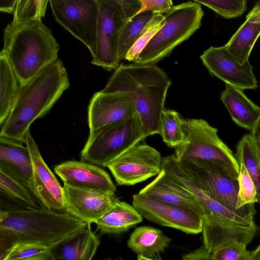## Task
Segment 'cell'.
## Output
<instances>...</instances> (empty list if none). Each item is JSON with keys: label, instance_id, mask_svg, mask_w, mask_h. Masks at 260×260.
<instances>
[{"label": "cell", "instance_id": "obj_42", "mask_svg": "<svg viewBox=\"0 0 260 260\" xmlns=\"http://www.w3.org/2000/svg\"><path fill=\"white\" fill-rule=\"evenodd\" d=\"M247 260H260V245L254 250L249 251Z\"/></svg>", "mask_w": 260, "mask_h": 260}, {"label": "cell", "instance_id": "obj_14", "mask_svg": "<svg viewBox=\"0 0 260 260\" xmlns=\"http://www.w3.org/2000/svg\"><path fill=\"white\" fill-rule=\"evenodd\" d=\"M24 144L29 150L32 163L34 195L44 208L66 212L63 187L42 158L30 131Z\"/></svg>", "mask_w": 260, "mask_h": 260}, {"label": "cell", "instance_id": "obj_3", "mask_svg": "<svg viewBox=\"0 0 260 260\" xmlns=\"http://www.w3.org/2000/svg\"><path fill=\"white\" fill-rule=\"evenodd\" d=\"M69 86L67 70L58 59L21 86L10 114L1 126L0 136L25 143L30 124L45 115Z\"/></svg>", "mask_w": 260, "mask_h": 260}, {"label": "cell", "instance_id": "obj_28", "mask_svg": "<svg viewBox=\"0 0 260 260\" xmlns=\"http://www.w3.org/2000/svg\"><path fill=\"white\" fill-rule=\"evenodd\" d=\"M184 118L177 111L164 109L161 116L159 135L169 147L176 148L184 141L183 122Z\"/></svg>", "mask_w": 260, "mask_h": 260}, {"label": "cell", "instance_id": "obj_29", "mask_svg": "<svg viewBox=\"0 0 260 260\" xmlns=\"http://www.w3.org/2000/svg\"><path fill=\"white\" fill-rule=\"evenodd\" d=\"M1 194L26 208H39L28 189L20 182L0 170Z\"/></svg>", "mask_w": 260, "mask_h": 260}, {"label": "cell", "instance_id": "obj_4", "mask_svg": "<svg viewBox=\"0 0 260 260\" xmlns=\"http://www.w3.org/2000/svg\"><path fill=\"white\" fill-rule=\"evenodd\" d=\"M2 50L22 86L56 61L59 44L41 20L14 24L4 30Z\"/></svg>", "mask_w": 260, "mask_h": 260}, {"label": "cell", "instance_id": "obj_26", "mask_svg": "<svg viewBox=\"0 0 260 260\" xmlns=\"http://www.w3.org/2000/svg\"><path fill=\"white\" fill-rule=\"evenodd\" d=\"M158 14L148 11L140 13L125 23L119 39L118 58L119 61L126 55L138 39L147 29L150 21Z\"/></svg>", "mask_w": 260, "mask_h": 260}, {"label": "cell", "instance_id": "obj_43", "mask_svg": "<svg viewBox=\"0 0 260 260\" xmlns=\"http://www.w3.org/2000/svg\"><path fill=\"white\" fill-rule=\"evenodd\" d=\"M23 260H51L49 254L41 255Z\"/></svg>", "mask_w": 260, "mask_h": 260}, {"label": "cell", "instance_id": "obj_6", "mask_svg": "<svg viewBox=\"0 0 260 260\" xmlns=\"http://www.w3.org/2000/svg\"><path fill=\"white\" fill-rule=\"evenodd\" d=\"M183 142L174 153L179 160L191 158L215 162L234 180L238 181L239 166L232 151L219 138L218 129L202 119H185Z\"/></svg>", "mask_w": 260, "mask_h": 260}, {"label": "cell", "instance_id": "obj_5", "mask_svg": "<svg viewBox=\"0 0 260 260\" xmlns=\"http://www.w3.org/2000/svg\"><path fill=\"white\" fill-rule=\"evenodd\" d=\"M166 22L134 62L154 64L169 56L176 46L187 40L201 25L204 12L196 1L173 6L163 14Z\"/></svg>", "mask_w": 260, "mask_h": 260}, {"label": "cell", "instance_id": "obj_1", "mask_svg": "<svg viewBox=\"0 0 260 260\" xmlns=\"http://www.w3.org/2000/svg\"><path fill=\"white\" fill-rule=\"evenodd\" d=\"M171 83L167 74L156 65L121 64L101 92L130 95L148 137L159 134L161 113Z\"/></svg>", "mask_w": 260, "mask_h": 260}, {"label": "cell", "instance_id": "obj_36", "mask_svg": "<svg viewBox=\"0 0 260 260\" xmlns=\"http://www.w3.org/2000/svg\"><path fill=\"white\" fill-rule=\"evenodd\" d=\"M142 3L141 8L139 13L151 11L158 14H164L168 12L173 6L171 0H140Z\"/></svg>", "mask_w": 260, "mask_h": 260}, {"label": "cell", "instance_id": "obj_41", "mask_svg": "<svg viewBox=\"0 0 260 260\" xmlns=\"http://www.w3.org/2000/svg\"><path fill=\"white\" fill-rule=\"evenodd\" d=\"M250 134L254 141L260 142V116Z\"/></svg>", "mask_w": 260, "mask_h": 260}, {"label": "cell", "instance_id": "obj_15", "mask_svg": "<svg viewBox=\"0 0 260 260\" xmlns=\"http://www.w3.org/2000/svg\"><path fill=\"white\" fill-rule=\"evenodd\" d=\"M89 133L122 121L136 112L135 103L129 95L121 92H95L87 109Z\"/></svg>", "mask_w": 260, "mask_h": 260}, {"label": "cell", "instance_id": "obj_23", "mask_svg": "<svg viewBox=\"0 0 260 260\" xmlns=\"http://www.w3.org/2000/svg\"><path fill=\"white\" fill-rule=\"evenodd\" d=\"M172 239L158 229L148 225L135 228L127 242L129 248L138 256L152 258L163 252Z\"/></svg>", "mask_w": 260, "mask_h": 260}, {"label": "cell", "instance_id": "obj_39", "mask_svg": "<svg viewBox=\"0 0 260 260\" xmlns=\"http://www.w3.org/2000/svg\"><path fill=\"white\" fill-rule=\"evenodd\" d=\"M246 20L252 22H260V1L256 2L253 9L246 15Z\"/></svg>", "mask_w": 260, "mask_h": 260}, {"label": "cell", "instance_id": "obj_7", "mask_svg": "<svg viewBox=\"0 0 260 260\" xmlns=\"http://www.w3.org/2000/svg\"><path fill=\"white\" fill-rule=\"evenodd\" d=\"M146 137L136 112L126 120L89 133L81 151V160L101 168L107 167L111 161Z\"/></svg>", "mask_w": 260, "mask_h": 260}, {"label": "cell", "instance_id": "obj_12", "mask_svg": "<svg viewBox=\"0 0 260 260\" xmlns=\"http://www.w3.org/2000/svg\"><path fill=\"white\" fill-rule=\"evenodd\" d=\"M133 205L148 221L187 234L203 231V217L194 212L141 194L133 196Z\"/></svg>", "mask_w": 260, "mask_h": 260}, {"label": "cell", "instance_id": "obj_2", "mask_svg": "<svg viewBox=\"0 0 260 260\" xmlns=\"http://www.w3.org/2000/svg\"><path fill=\"white\" fill-rule=\"evenodd\" d=\"M87 225L67 212L44 208L1 209V253L18 244H35L49 248Z\"/></svg>", "mask_w": 260, "mask_h": 260}, {"label": "cell", "instance_id": "obj_22", "mask_svg": "<svg viewBox=\"0 0 260 260\" xmlns=\"http://www.w3.org/2000/svg\"><path fill=\"white\" fill-rule=\"evenodd\" d=\"M143 220V216L130 204L118 200L96 222V230L103 234L126 232Z\"/></svg>", "mask_w": 260, "mask_h": 260}, {"label": "cell", "instance_id": "obj_13", "mask_svg": "<svg viewBox=\"0 0 260 260\" xmlns=\"http://www.w3.org/2000/svg\"><path fill=\"white\" fill-rule=\"evenodd\" d=\"M210 75L242 90L255 89L257 82L249 61L241 64L225 46H211L200 56Z\"/></svg>", "mask_w": 260, "mask_h": 260}, {"label": "cell", "instance_id": "obj_38", "mask_svg": "<svg viewBox=\"0 0 260 260\" xmlns=\"http://www.w3.org/2000/svg\"><path fill=\"white\" fill-rule=\"evenodd\" d=\"M182 260H214L212 254L203 245L197 249L183 255Z\"/></svg>", "mask_w": 260, "mask_h": 260}, {"label": "cell", "instance_id": "obj_31", "mask_svg": "<svg viewBox=\"0 0 260 260\" xmlns=\"http://www.w3.org/2000/svg\"><path fill=\"white\" fill-rule=\"evenodd\" d=\"M239 168L237 209L245 210L254 208V203H257L255 185L245 166L241 164Z\"/></svg>", "mask_w": 260, "mask_h": 260}, {"label": "cell", "instance_id": "obj_18", "mask_svg": "<svg viewBox=\"0 0 260 260\" xmlns=\"http://www.w3.org/2000/svg\"><path fill=\"white\" fill-rule=\"evenodd\" d=\"M23 143L0 136V170L22 183L34 194L33 167Z\"/></svg>", "mask_w": 260, "mask_h": 260}, {"label": "cell", "instance_id": "obj_24", "mask_svg": "<svg viewBox=\"0 0 260 260\" xmlns=\"http://www.w3.org/2000/svg\"><path fill=\"white\" fill-rule=\"evenodd\" d=\"M0 124L5 122L18 96L22 85L5 53H0Z\"/></svg>", "mask_w": 260, "mask_h": 260}, {"label": "cell", "instance_id": "obj_44", "mask_svg": "<svg viewBox=\"0 0 260 260\" xmlns=\"http://www.w3.org/2000/svg\"><path fill=\"white\" fill-rule=\"evenodd\" d=\"M254 145L255 146V148L258 154V155L260 158V142H256L254 141Z\"/></svg>", "mask_w": 260, "mask_h": 260}, {"label": "cell", "instance_id": "obj_25", "mask_svg": "<svg viewBox=\"0 0 260 260\" xmlns=\"http://www.w3.org/2000/svg\"><path fill=\"white\" fill-rule=\"evenodd\" d=\"M260 36V22L246 20L224 45L241 64L248 61L249 54Z\"/></svg>", "mask_w": 260, "mask_h": 260}, {"label": "cell", "instance_id": "obj_11", "mask_svg": "<svg viewBox=\"0 0 260 260\" xmlns=\"http://www.w3.org/2000/svg\"><path fill=\"white\" fill-rule=\"evenodd\" d=\"M160 153L146 144L133 146L107 166L118 185H133L158 175L162 170Z\"/></svg>", "mask_w": 260, "mask_h": 260}, {"label": "cell", "instance_id": "obj_46", "mask_svg": "<svg viewBox=\"0 0 260 260\" xmlns=\"http://www.w3.org/2000/svg\"><path fill=\"white\" fill-rule=\"evenodd\" d=\"M106 260H111V259H106ZM115 260H118V259H115Z\"/></svg>", "mask_w": 260, "mask_h": 260}, {"label": "cell", "instance_id": "obj_35", "mask_svg": "<svg viewBox=\"0 0 260 260\" xmlns=\"http://www.w3.org/2000/svg\"><path fill=\"white\" fill-rule=\"evenodd\" d=\"M246 245L239 242H233L224 245L211 254L214 260H247L249 251Z\"/></svg>", "mask_w": 260, "mask_h": 260}, {"label": "cell", "instance_id": "obj_8", "mask_svg": "<svg viewBox=\"0 0 260 260\" xmlns=\"http://www.w3.org/2000/svg\"><path fill=\"white\" fill-rule=\"evenodd\" d=\"M179 161L199 188L209 198L232 212L254 220L255 208L237 209L238 181L230 178L215 162L197 158Z\"/></svg>", "mask_w": 260, "mask_h": 260}, {"label": "cell", "instance_id": "obj_40", "mask_svg": "<svg viewBox=\"0 0 260 260\" xmlns=\"http://www.w3.org/2000/svg\"><path fill=\"white\" fill-rule=\"evenodd\" d=\"M17 0H0V10L2 12L13 13Z\"/></svg>", "mask_w": 260, "mask_h": 260}, {"label": "cell", "instance_id": "obj_17", "mask_svg": "<svg viewBox=\"0 0 260 260\" xmlns=\"http://www.w3.org/2000/svg\"><path fill=\"white\" fill-rule=\"evenodd\" d=\"M66 212L87 225L95 223L119 200L115 194L83 190L63 185Z\"/></svg>", "mask_w": 260, "mask_h": 260}, {"label": "cell", "instance_id": "obj_19", "mask_svg": "<svg viewBox=\"0 0 260 260\" xmlns=\"http://www.w3.org/2000/svg\"><path fill=\"white\" fill-rule=\"evenodd\" d=\"M138 193L188 210L203 217L202 208L195 196L173 181L163 169Z\"/></svg>", "mask_w": 260, "mask_h": 260}, {"label": "cell", "instance_id": "obj_21", "mask_svg": "<svg viewBox=\"0 0 260 260\" xmlns=\"http://www.w3.org/2000/svg\"><path fill=\"white\" fill-rule=\"evenodd\" d=\"M220 100L229 111L233 121L251 131L260 116V107L250 100L243 90L225 83Z\"/></svg>", "mask_w": 260, "mask_h": 260}, {"label": "cell", "instance_id": "obj_34", "mask_svg": "<svg viewBox=\"0 0 260 260\" xmlns=\"http://www.w3.org/2000/svg\"><path fill=\"white\" fill-rule=\"evenodd\" d=\"M49 247L41 245L18 244L9 250L1 253L0 260H23L30 257L47 254Z\"/></svg>", "mask_w": 260, "mask_h": 260}, {"label": "cell", "instance_id": "obj_33", "mask_svg": "<svg viewBox=\"0 0 260 260\" xmlns=\"http://www.w3.org/2000/svg\"><path fill=\"white\" fill-rule=\"evenodd\" d=\"M166 22L163 14L154 17L149 22L145 31L138 39L127 52L125 59L129 61L135 62L138 56Z\"/></svg>", "mask_w": 260, "mask_h": 260}, {"label": "cell", "instance_id": "obj_32", "mask_svg": "<svg viewBox=\"0 0 260 260\" xmlns=\"http://www.w3.org/2000/svg\"><path fill=\"white\" fill-rule=\"evenodd\" d=\"M220 16L231 19L241 16L247 9L246 0H194Z\"/></svg>", "mask_w": 260, "mask_h": 260}, {"label": "cell", "instance_id": "obj_45", "mask_svg": "<svg viewBox=\"0 0 260 260\" xmlns=\"http://www.w3.org/2000/svg\"><path fill=\"white\" fill-rule=\"evenodd\" d=\"M137 260H158V259H155L153 258H146L143 257L142 256H138Z\"/></svg>", "mask_w": 260, "mask_h": 260}, {"label": "cell", "instance_id": "obj_9", "mask_svg": "<svg viewBox=\"0 0 260 260\" xmlns=\"http://www.w3.org/2000/svg\"><path fill=\"white\" fill-rule=\"evenodd\" d=\"M56 21L95 54L99 7L98 0H50Z\"/></svg>", "mask_w": 260, "mask_h": 260}, {"label": "cell", "instance_id": "obj_10", "mask_svg": "<svg viewBox=\"0 0 260 260\" xmlns=\"http://www.w3.org/2000/svg\"><path fill=\"white\" fill-rule=\"evenodd\" d=\"M99 7L96 50L91 63L107 71L119 66L118 46L122 29L127 20L119 0H98Z\"/></svg>", "mask_w": 260, "mask_h": 260}, {"label": "cell", "instance_id": "obj_27", "mask_svg": "<svg viewBox=\"0 0 260 260\" xmlns=\"http://www.w3.org/2000/svg\"><path fill=\"white\" fill-rule=\"evenodd\" d=\"M235 157L239 165L246 168L255 185L257 203L260 205V158L251 135H244L236 146Z\"/></svg>", "mask_w": 260, "mask_h": 260}, {"label": "cell", "instance_id": "obj_37", "mask_svg": "<svg viewBox=\"0 0 260 260\" xmlns=\"http://www.w3.org/2000/svg\"><path fill=\"white\" fill-rule=\"evenodd\" d=\"M119 2L127 20L138 14L142 7L140 0H119Z\"/></svg>", "mask_w": 260, "mask_h": 260}, {"label": "cell", "instance_id": "obj_20", "mask_svg": "<svg viewBox=\"0 0 260 260\" xmlns=\"http://www.w3.org/2000/svg\"><path fill=\"white\" fill-rule=\"evenodd\" d=\"M101 243L90 225L50 246L51 260H91Z\"/></svg>", "mask_w": 260, "mask_h": 260}, {"label": "cell", "instance_id": "obj_30", "mask_svg": "<svg viewBox=\"0 0 260 260\" xmlns=\"http://www.w3.org/2000/svg\"><path fill=\"white\" fill-rule=\"evenodd\" d=\"M48 2L47 0H17L11 23L18 24L41 20L45 17Z\"/></svg>", "mask_w": 260, "mask_h": 260}, {"label": "cell", "instance_id": "obj_16", "mask_svg": "<svg viewBox=\"0 0 260 260\" xmlns=\"http://www.w3.org/2000/svg\"><path fill=\"white\" fill-rule=\"evenodd\" d=\"M63 185L109 194H115L116 188L109 174L90 163L69 160L54 167Z\"/></svg>", "mask_w": 260, "mask_h": 260}]
</instances>
